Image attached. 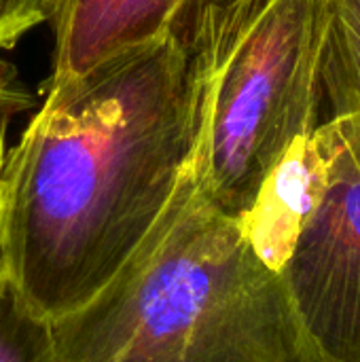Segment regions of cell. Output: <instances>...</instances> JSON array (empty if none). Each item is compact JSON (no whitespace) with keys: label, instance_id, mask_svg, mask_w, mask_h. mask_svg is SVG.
<instances>
[{"label":"cell","instance_id":"6da1fadb","mask_svg":"<svg viewBox=\"0 0 360 362\" xmlns=\"http://www.w3.org/2000/svg\"><path fill=\"white\" fill-rule=\"evenodd\" d=\"M42 93L0 174L2 276L57 320L172 202L197 144L202 72L195 49L168 38Z\"/></svg>","mask_w":360,"mask_h":362},{"label":"cell","instance_id":"7a4b0ae2","mask_svg":"<svg viewBox=\"0 0 360 362\" xmlns=\"http://www.w3.org/2000/svg\"><path fill=\"white\" fill-rule=\"evenodd\" d=\"M53 335L55 362H325L282 274L204 197L193 159L142 244Z\"/></svg>","mask_w":360,"mask_h":362},{"label":"cell","instance_id":"3957f363","mask_svg":"<svg viewBox=\"0 0 360 362\" xmlns=\"http://www.w3.org/2000/svg\"><path fill=\"white\" fill-rule=\"evenodd\" d=\"M329 32L331 0H229L204 19L193 168L223 214L242 221L289 146L325 121Z\"/></svg>","mask_w":360,"mask_h":362},{"label":"cell","instance_id":"277c9868","mask_svg":"<svg viewBox=\"0 0 360 362\" xmlns=\"http://www.w3.org/2000/svg\"><path fill=\"white\" fill-rule=\"evenodd\" d=\"M280 274L325 362H360V163L344 132L327 193Z\"/></svg>","mask_w":360,"mask_h":362},{"label":"cell","instance_id":"5b68a950","mask_svg":"<svg viewBox=\"0 0 360 362\" xmlns=\"http://www.w3.org/2000/svg\"><path fill=\"white\" fill-rule=\"evenodd\" d=\"M229 0H57L55 47L42 89L81 78L123 55L178 38L193 47L204 19Z\"/></svg>","mask_w":360,"mask_h":362},{"label":"cell","instance_id":"8992f818","mask_svg":"<svg viewBox=\"0 0 360 362\" xmlns=\"http://www.w3.org/2000/svg\"><path fill=\"white\" fill-rule=\"evenodd\" d=\"M339 146L342 127L333 117H325L316 129L289 146L240 221L257 252L274 269H282L299 233L320 206Z\"/></svg>","mask_w":360,"mask_h":362},{"label":"cell","instance_id":"52a82bcc","mask_svg":"<svg viewBox=\"0 0 360 362\" xmlns=\"http://www.w3.org/2000/svg\"><path fill=\"white\" fill-rule=\"evenodd\" d=\"M325 93L327 117L337 119L360 163V0H331Z\"/></svg>","mask_w":360,"mask_h":362},{"label":"cell","instance_id":"ba28073f","mask_svg":"<svg viewBox=\"0 0 360 362\" xmlns=\"http://www.w3.org/2000/svg\"><path fill=\"white\" fill-rule=\"evenodd\" d=\"M0 362H55L53 320L0 276Z\"/></svg>","mask_w":360,"mask_h":362},{"label":"cell","instance_id":"9c48e42d","mask_svg":"<svg viewBox=\"0 0 360 362\" xmlns=\"http://www.w3.org/2000/svg\"><path fill=\"white\" fill-rule=\"evenodd\" d=\"M57 0H0V49H13L32 28L51 21Z\"/></svg>","mask_w":360,"mask_h":362},{"label":"cell","instance_id":"30bf717a","mask_svg":"<svg viewBox=\"0 0 360 362\" xmlns=\"http://www.w3.org/2000/svg\"><path fill=\"white\" fill-rule=\"evenodd\" d=\"M36 106L34 93L23 85L13 64L0 57V119L32 110Z\"/></svg>","mask_w":360,"mask_h":362},{"label":"cell","instance_id":"8fae6325","mask_svg":"<svg viewBox=\"0 0 360 362\" xmlns=\"http://www.w3.org/2000/svg\"><path fill=\"white\" fill-rule=\"evenodd\" d=\"M6 129H8V119H0V174H2L4 155H6Z\"/></svg>","mask_w":360,"mask_h":362},{"label":"cell","instance_id":"7c38bea8","mask_svg":"<svg viewBox=\"0 0 360 362\" xmlns=\"http://www.w3.org/2000/svg\"><path fill=\"white\" fill-rule=\"evenodd\" d=\"M0 276H2V242H0Z\"/></svg>","mask_w":360,"mask_h":362}]
</instances>
